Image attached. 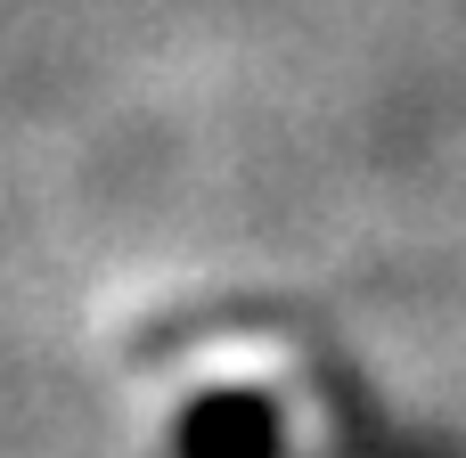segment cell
<instances>
[{"instance_id":"obj_1","label":"cell","mask_w":466,"mask_h":458,"mask_svg":"<svg viewBox=\"0 0 466 458\" xmlns=\"http://www.w3.org/2000/svg\"><path fill=\"white\" fill-rule=\"evenodd\" d=\"M172 458H287V418L254 385L197 393L172 426Z\"/></svg>"}]
</instances>
